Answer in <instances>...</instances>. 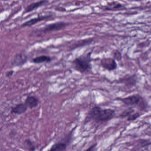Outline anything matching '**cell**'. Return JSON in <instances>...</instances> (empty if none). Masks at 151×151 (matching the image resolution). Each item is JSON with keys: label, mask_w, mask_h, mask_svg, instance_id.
Masks as SVG:
<instances>
[{"label": "cell", "mask_w": 151, "mask_h": 151, "mask_svg": "<svg viewBox=\"0 0 151 151\" xmlns=\"http://www.w3.org/2000/svg\"><path fill=\"white\" fill-rule=\"evenodd\" d=\"M115 114V111L113 109H103L100 106H95L90 111L88 116L95 121L103 122L113 119Z\"/></svg>", "instance_id": "obj_1"}, {"label": "cell", "mask_w": 151, "mask_h": 151, "mask_svg": "<svg viewBox=\"0 0 151 151\" xmlns=\"http://www.w3.org/2000/svg\"><path fill=\"white\" fill-rule=\"evenodd\" d=\"M91 55L92 52H89L75 58L72 62L74 70L82 74L90 71L92 69Z\"/></svg>", "instance_id": "obj_2"}, {"label": "cell", "mask_w": 151, "mask_h": 151, "mask_svg": "<svg viewBox=\"0 0 151 151\" xmlns=\"http://www.w3.org/2000/svg\"><path fill=\"white\" fill-rule=\"evenodd\" d=\"M117 99L129 106H138L140 108L141 106L143 109H144V107H146L145 106H146V104L143 98L139 94H134L124 98Z\"/></svg>", "instance_id": "obj_3"}, {"label": "cell", "mask_w": 151, "mask_h": 151, "mask_svg": "<svg viewBox=\"0 0 151 151\" xmlns=\"http://www.w3.org/2000/svg\"><path fill=\"white\" fill-rule=\"evenodd\" d=\"M102 67L109 71L115 70L118 68V64L116 60L113 58H104L100 61Z\"/></svg>", "instance_id": "obj_4"}, {"label": "cell", "mask_w": 151, "mask_h": 151, "mask_svg": "<svg viewBox=\"0 0 151 151\" xmlns=\"http://www.w3.org/2000/svg\"><path fill=\"white\" fill-rule=\"evenodd\" d=\"M69 24L66 22H56L47 25L42 29V31L44 33L59 31L65 28Z\"/></svg>", "instance_id": "obj_5"}, {"label": "cell", "mask_w": 151, "mask_h": 151, "mask_svg": "<svg viewBox=\"0 0 151 151\" xmlns=\"http://www.w3.org/2000/svg\"><path fill=\"white\" fill-rule=\"evenodd\" d=\"M120 81L122 83H124L127 87L132 88L135 86L137 83V75L134 74L129 76H125L124 78L121 79Z\"/></svg>", "instance_id": "obj_6"}, {"label": "cell", "mask_w": 151, "mask_h": 151, "mask_svg": "<svg viewBox=\"0 0 151 151\" xmlns=\"http://www.w3.org/2000/svg\"><path fill=\"white\" fill-rule=\"evenodd\" d=\"M25 104L27 108L30 109H33L38 106L39 104V100L34 96H28L26 99Z\"/></svg>", "instance_id": "obj_7"}, {"label": "cell", "mask_w": 151, "mask_h": 151, "mask_svg": "<svg viewBox=\"0 0 151 151\" xmlns=\"http://www.w3.org/2000/svg\"><path fill=\"white\" fill-rule=\"evenodd\" d=\"M27 109L28 108L25 104L20 103V104H17L12 108L11 113L20 115L25 113L27 111Z\"/></svg>", "instance_id": "obj_8"}, {"label": "cell", "mask_w": 151, "mask_h": 151, "mask_svg": "<svg viewBox=\"0 0 151 151\" xmlns=\"http://www.w3.org/2000/svg\"><path fill=\"white\" fill-rule=\"evenodd\" d=\"M50 17V16H42V17H38L37 18H34L26 22H25L24 24L21 25L22 27H31L34 25L35 24H37L38 22H40L43 20H45Z\"/></svg>", "instance_id": "obj_9"}, {"label": "cell", "mask_w": 151, "mask_h": 151, "mask_svg": "<svg viewBox=\"0 0 151 151\" xmlns=\"http://www.w3.org/2000/svg\"><path fill=\"white\" fill-rule=\"evenodd\" d=\"M48 2V1H46V0H43V1H40L36 2L33 3L26 7L25 9V13L31 12L38 9L39 7L45 5Z\"/></svg>", "instance_id": "obj_10"}, {"label": "cell", "mask_w": 151, "mask_h": 151, "mask_svg": "<svg viewBox=\"0 0 151 151\" xmlns=\"http://www.w3.org/2000/svg\"><path fill=\"white\" fill-rule=\"evenodd\" d=\"M27 60V57L25 54H19L16 55L13 60V64L15 65H22L25 64Z\"/></svg>", "instance_id": "obj_11"}, {"label": "cell", "mask_w": 151, "mask_h": 151, "mask_svg": "<svg viewBox=\"0 0 151 151\" xmlns=\"http://www.w3.org/2000/svg\"><path fill=\"white\" fill-rule=\"evenodd\" d=\"M51 58L50 57L46 55H41L36 57L33 59V63L35 64H40L43 63H49L51 62Z\"/></svg>", "instance_id": "obj_12"}, {"label": "cell", "mask_w": 151, "mask_h": 151, "mask_svg": "<svg viewBox=\"0 0 151 151\" xmlns=\"http://www.w3.org/2000/svg\"><path fill=\"white\" fill-rule=\"evenodd\" d=\"M67 145L65 143L58 142L53 145L48 151H65Z\"/></svg>", "instance_id": "obj_13"}, {"label": "cell", "mask_w": 151, "mask_h": 151, "mask_svg": "<svg viewBox=\"0 0 151 151\" xmlns=\"http://www.w3.org/2000/svg\"><path fill=\"white\" fill-rule=\"evenodd\" d=\"M93 41L92 39H89V40L87 39V40L79 41L77 42L76 43H74V46H73V47H72V49H74L77 48L79 47L88 45V44H90Z\"/></svg>", "instance_id": "obj_14"}, {"label": "cell", "mask_w": 151, "mask_h": 151, "mask_svg": "<svg viewBox=\"0 0 151 151\" xmlns=\"http://www.w3.org/2000/svg\"><path fill=\"white\" fill-rule=\"evenodd\" d=\"M122 7V4L120 3L117 2H112L111 3H109L106 6L105 9L109 10H113L118 9Z\"/></svg>", "instance_id": "obj_15"}, {"label": "cell", "mask_w": 151, "mask_h": 151, "mask_svg": "<svg viewBox=\"0 0 151 151\" xmlns=\"http://www.w3.org/2000/svg\"><path fill=\"white\" fill-rule=\"evenodd\" d=\"M25 144L26 148L29 151H35V146L33 142L29 139H26L25 141Z\"/></svg>", "instance_id": "obj_16"}, {"label": "cell", "mask_w": 151, "mask_h": 151, "mask_svg": "<svg viewBox=\"0 0 151 151\" xmlns=\"http://www.w3.org/2000/svg\"><path fill=\"white\" fill-rule=\"evenodd\" d=\"M134 112L135 110L132 107H131L130 108H128V109L125 110L123 112L121 113L120 115V116L122 118H126V117H128L129 115H131V114H132Z\"/></svg>", "instance_id": "obj_17"}, {"label": "cell", "mask_w": 151, "mask_h": 151, "mask_svg": "<svg viewBox=\"0 0 151 151\" xmlns=\"http://www.w3.org/2000/svg\"><path fill=\"white\" fill-rule=\"evenodd\" d=\"M113 58L116 61H121L122 58V54L118 50H114L113 52Z\"/></svg>", "instance_id": "obj_18"}, {"label": "cell", "mask_w": 151, "mask_h": 151, "mask_svg": "<svg viewBox=\"0 0 151 151\" xmlns=\"http://www.w3.org/2000/svg\"><path fill=\"white\" fill-rule=\"evenodd\" d=\"M141 116V114L139 112H134L129 115L127 118L128 121H133L135 120Z\"/></svg>", "instance_id": "obj_19"}, {"label": "cell", "mask_w": 151, "mask_h": 151, "mask_svg": "<svg viewBox=\"0 0 151 151\" xmlns=\"http://www.w3.org/2000/svg\"><path fill=\"white\" fill-rule=\"evenodd\" d=\"M97 143L93 145L92 146L89 147L88 149H87V150L85 151H95V149L97 145Z\"/></svg>", "instance_id": "obj_20"}, {"label": "cell", "mask_w": 151, "mask_h": 151, "mask_svg": "<svg viewBox=\"0 0 151 151\" xmlns=\"http://www.w3.org/2000/svg\"><path fill=\"white\" fill-rule=\"evenodd\" d=\"M14 73V71L13 70H10L9 71L7 72L6 73V77H9L11 76H12Z\"/></svg>", "instance_id": "obj_21"}]
</instances>
